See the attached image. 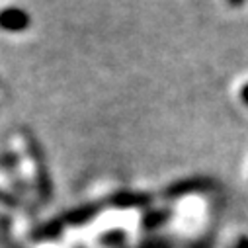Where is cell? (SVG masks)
<instances>
[{
    "label": "cell",
    "mask_w": 248,
    "mask_h": 248,
    "mask_svg": "<svg viewBox=\"0 0 248 248\" xmlns=\"http://www.w3.org/2000/svg\"><path fill=\"white\" fill-rule=\"evenodd\" d=\"M26 149H28V153L31 156V162H33V168H35V186H37L39 200L43 203H47L53 198V180L49 176L45 151H43V147L39 145V141L31 133H26Z\"/></svg>",
    "instance_id": "6da1fadb"
},
{
    "label": "cell",
    "mask_w": 248,
    "mask_h": 248,
    "mask_svg": "<svg viewBox=\"0 0 248 248\" xmlns=\"http://www.w3.org/2000/svg\"><path fill=\"white\" fill-rule=\"evenodd\" d=\"M215 188V182L207 176H190V178H182L172 184H168L162 190L164 200H180L186 196H194V194H207Z\"/></svg>",
    "instance_id": "7a4b0ae2"
},
{
    "label": "cell",
    "mask_w": 248,
    "mask_h": 248,
    "mask_svg": "<svg viewBox=\"0 0 248 248\" xmlns=\"http://www.w3.org/2000/svg\"><path fill=\"white\" fill-rule=\"evenodd\" d=\"M153 203V196L145 192L131 190H117L108 198V205L113 209H141Z\"/></svg>",
    "instance_id": "3957f363"
},
{
    "label": "cell",
    "mask_w": 248,
    "mask_h": 248,
    "mask_svg": "<svg viewBox=\"0 0 248 248\" xmlns=\"http://www.w3.org/2000/svg\"><path fill=\"white\" fill-rule=\"evenodd\" d=\"M102 203L94 202V203H84L80 207H75L67 213L61 215V221L65 223V227H82L86 223H90L100 211H102Z\"/></svg>",
    "instance_id": "277c9868"
},
{
    "label": "cell",
    "mask_w": 248,
    "mask_h": 248,
    "mask_svg": "<svg viewBox=\"0 0 248 248\" xmlns=\"http://www.w3.org/2000/svg\"><path fill=\"white\" fill-rule=\"evenodd\" d=\"M63 231H65V223L61 221V217H55L43 225H37L31 231V240L33 242H51L63 234Z\"/></svg>",
    "instance_id": "5b68a950"
},
{
    "label": "cell",
    "mask_w": 248,
    "mask_h": 248,
    "mask_svg": "<svg viewBox=\"0 0 248 248\" xmlns=\"http://www.w3.org/2000/svg\"><path fill=\"white\" fill-rule=\"evenodd\" d=\"M0 26L4 30H12V31H22L30 26V16L18 8H8L0 14Z\"/></svg>",
    "instance_id": "8992f818"
},
{
    "label": "cell",
    "mask_w": 248,
    "mask_h": 248,
    "mask_svg": "<svg viewBox=\"0 0 248 248\" xmlns=\"http://www.w3.org/2000/svg\"><path fill=\"white\" fill-rule=\"evenodd\" d=\"M170 217H172V211H168V209H151L143 215V229L155 231V229L162 227Z\"/></svg>",
    "instance_id": "52a82bcc"
},
{
    "label": "cell",
    "mask_w": 248,
    "mask_h": 248,
    "mask_svg": "<svg viewBox=\"0 0 248 248\" xmlns=\"http://www.w3.org/2000/svg\"><path fill=\"white\" fill-rule=\"evenodd\" d=\"M100 242L106 244V246H121L123 242H125V231H121V229L108 231L100 236Z\"/></svg>",
    "instance_id": "ba28073f"
},
{
    "label": "cell",
    "mask_w": 248,
    "mask_h": 248,
    "mask_svg": "<svg viewBox=\"0 0 248 248\" xmlns=\"http://www.w3.org/2000/svg\"><path fill=\"white\" fill-rule=\"evenodd\" d=\"M240 102H242L244 106H248V82L240 86Z\"/></svg>",
    "instance_id": "9c48e42d"
},
{
    "label": "cell",
    "mask_w": 248,
    "mask_h": 248,
    "mask_svg": "<svg viewBox=\"0 0 248 248\" xmlns=\"http://www.w3.org/2000/svg\"><path fill=\"white\" fill-rule=\"evenodd\" d=\"M234 248H248V236H240L234 244Z\"/></svg>",
    "instance_id": "30bf717a"
},
{
    "label": "cell",
    "mask_w": 248,
    "mask_h": 248,
    "mask_svg": "<svg viewBox=\"0 0 248 248\" xmlns=\"http://www.w3.org/2000/svg\"><path fill=\"white\" fill-rule=\"evenodd\" d=\"M244 2H246V0H227V4L231 8H240V6H244Z\"/></svg>",
    "instance_id": "8fae6325"
}]
</instances>
